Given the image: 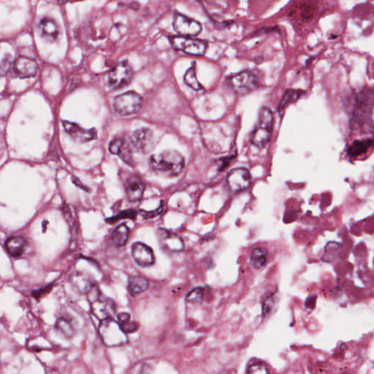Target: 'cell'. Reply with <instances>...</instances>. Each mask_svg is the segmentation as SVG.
I'll list each match as a JSON object with an SVG mask.
<instances>
[{"mask_svg":"<svg viewBox=\"0 0 374 374\" xmlns=\"http://www.w3.org/2000/svg\"><path fill=\"white\" fill-rule=\"evenodd\" d=\"M149 165L156 173L167 177H175L181 174L185 165L182 155L175 150H167L152 155Z\"/></svg>","mask_w":374,"mask_h":374,"instance_id":"6da1fadb","label":"cell"},{"mask_svg":"<svg viewBox=\"0 0 374 374\" xmlns=\"http://www.w3.org/2000/svg\"><path fill=\"white\" fill-rule=\"evenodd\" d=\"M273 115L268 108L261 109L257 124L252 136V143L259 149L265 147L271 140L272 133Z\"/></svg>","mask_w":374,"mask_h":374,"instance_id":"7a4b0ae2","label":"cell"},{"mask_svg":"<svg viewBox=\"0 0 374 374\" xmlns=\"http://www.w3.org/2000/svg\"><path fill=\"white\" fill-rule=\"evenodd\" d=\"M99 334L102 342L109 347L121 346L127 343V337L119 322L113 318L101 321Z\"/></svg>","mask_w":374,"mask_h":374,"instance_id":"3957f363","label":"cell"},{"mask_svg":"<svg viewBox=\"0 0 374 374\" xmlns=\"http://www.w3.org/2000/svg\"><path fill=\"white\" fill-rule=\"evenodd\" d=\"M143 98L133 91H127L115 98L114 107L116 111L123 117L134 115L141 109Z\"/></svg>","mask_w":374,"mask_h":374,"instance_id":"277c9868","label":"cell"},{"mask_svg":"<svg viewBox=\"0 0 374 374\" xmlns=\"http://www.w3.org/2000/svg\"><path fill=\"white\" fill-rule=\"evenodd\" d=\"M227 84L230 88L238 95H246L258 87L257 78L250 71H244L230 76L227 79Z\"/></svg>","mask_w":374,"mask_h":374,"instance_id":"5b68a950","label":"cell"},{"mask_svg":"<svg viewBox=\"0 0 374 374\" xmlns=\"http://www.w3.org/2000/svg\"><path fill=\"white\" fill-rule=\"evenodd\" d=\"M170 42L175 50L181 51L193 56L204 55L208 46L205 40L182 36H172L170 37Z\"/></svg>","mask_w":374,"mask_h":374,"instance_id":"8992f818","label":"cell"},{"mask_svg":"<svg viewBox=\"0 0 374 374\" xmlns=\"http://www.w3.org/2000/svg\"><path fill=\"white\" fill-rule=\"evenodd\" d=\"M133 71L127 62L117 64L108 74V84L114 89H121L130 84Z\"/></svg>","mask_w":374,"mask_h":374,"instance_id":"52a82bcc","label":"cell"},{"mask_svg":"<svg viewBox=\"0 0 374 374\" xmlns=\"http://www.w3.org/2000/svg\"><path fill=\"white\" fill-rule=\"evenodd\" d=\"M172 26L174 30L182 37H194L202 31L201 23L182 14H174Z\"/></svg>","mask_w":374,"mask_h":374,"instance_id":"ba28073f","label":"cell"},{"mask_svg":"<svg viewBox=\"0 0 374 374\" xmlns=\"http://www.w3.org/2000/svg\"><path fill=\"white\" fill-rule=\"evenodd\" d=\"M252 177L247 169L243 168H235L229 172L227 176V186L232 192H239L247 189L251 184Z\"/></svg>","mask_w":374,"mask_h":374,"instance_id":"9c48e42d","label":"cell"},{"mask_svg":"<svg viewBox=\"0 0 374 374\" xmlns=\"http://www.w3.org/2000/svg\"><path fill=\"white\" fill-rule=\"evenodd\" d=\"M91 312L98 320L113 318L116 313V304L112 300L98 295L91 304Z\"/></svg>","mask_w":374,"mask_h":374,"instance_id":"30bf717a","label":"cell"},{"mask_svg":"<svg viewBox=\"0 0 374 374\" xmlns=\"http://www.w3.org/2000/svg\"><path fill=\"white\" fill-rule=\"evenodd\" d=\"M37 70L38 65L33 58L20 56L13 63V73L18 78H33L37 75Z\"/></svg>","mask_w":374,"mask_h":374,"instance_id":"8fae6325","label":"cell"},{"mask_svg":"<svg viewBox=\"0 0 374 374\" xmlns=\"http://www.w3.org/2000/svg\"><path fill=\"white\" fill-rule=\"evenodd\" d=\"M133 146L142 153H149L154 147V137L152 130L148 128L136 130L130 137Z\"/></svg>","mask_w":374,"mask_h":374,"instance_id":"7c38bea8","label":"cell"},{"mask_svg":"<svg viewBox=\"0 0 374 374\" xmlns=\"http://www.w3.org/2000/svg\"><path fill=\"white\" fill-rule=\"evenodd\" d=\"M62 125L69 136L75 141L80 142V143L91 141L96 138L98 135L95 128L87 130V129L82 128L75 123L70 122L69 121H62Z\"/></svg>","mask_w":374,"mask_h":374,"instance_id":"4fadbf2b","label":"cell"},{"mask_svg":"<svg viewBox=\"0 0 374 374\" xmlns=\"http://www.w3.org/2000/svg\"><path fill=\"white\" fill-rule=\"evenodd\" d=\"M127 199L131 203L141 201L146 189V185L137 175L129 177L124 184Z\"/></svg>","mask_w":374,"mask_h":374,"instance_id":"5bb4252c","label":"cell"},{"mask_svg":"<svg viewBox=\"0 0 374 374\" xmlns=\"http://www.w3.org/2000/svg\"><path fill=\"white\" fill-rule=\"evenodd\" d=\"M133 259L140 266H152L154 263V255L150 247L144 243L137 242L132 246Z\"/></svg>","mask_w":374,"mask_h":374,"instance_id":"9a60e30c","label":"cell"},{"mask_svg":"<svg viewBox=\"0 0 374 374\" xmlns=\"http://www.w3.org/2000/svg\"><path fill=\"white\" fill-rule=\"evenodd\" d=\"M37 30L40 36L48 42L56 41L60 34L59 25L50 17L42 18L39 21Z\"/></svg>","mask_w":374,"mask_h":374,"instance_id":"2e32d148","label":"cell"},{"mask_svg":"<svg viewBox=\"0 0 374 374\" xmlns=\"http://www.w3.org/2000/svg\"><path fill=\"white\" fill-rule=\"evenodd\" d=\"M157 236L161 246L168 252H179L184 248L181 238L168 230L159 229L157 231Z\"/></svg>","mask_w":374,"mask_h":374,"instance_id":"e0dca14e","label":"cell"},{"mask_svg":"<svg viewBox=\"0 0 374 374\" xmlns=\"http://www.w3.org/2000/svg\"><path fill=\"white\" fill-rule=\"evenodd\" d=\"M109 151L113 154L118 155L127 165H133V159L131 149L127 142L122 138H116L111 142Z\"/></svg>","mask_w":374,"mask_h":374,"instance_id":"ac0fdd59","label":"cell"},{"mask_svg":"<svg viewBox=\"0 0 374 374\" xmlns=\"http://www.w3.org/2000/svg\"><path fill=\"white\" fill-rule=\"evenodd\" d=\"M71 285L81 294H87L94 288L91 278L81 272H74L69 277Z\"/></svg>","mask_w":374,"mask_h":374,"instance_id":"d6986e66","label":"cell"},{"mask_svg":"<svg viewBox=\"0 0 374 374\" xmlns=\"http://www.w3.org/2000/svg\"><path fill=\"white\" fill-rule=\"evenodd\" d=\"M26 245V240L20 236L9 238L5 243L7 251L14 257H19L24 254Z\"/></svg>","mask_w":374,"mask_h":374,"instance_id":"ffe728a7","label":"cell"},{"mask_svg":"<svg viewBox=\"0 0 374 374\" xmlns=\"http://www.w3.org/2000/svg\"><path fill=\"white\" fill-rule=\"evenodd\" d=\"M149 288L147 279L138 275L130 277L128 280V291L132 295H137L146 291Z\"/></svg>","mask_w":374,"mask_h":374,"instance_id":"44dd1931","label":"cell"},{"mask_svg":"<svg viewBox=\"0 0 374 374\" xmlns=\"http://www.w3.org/2000/svg\"><path fill=\"white\" fill-rule=\"evenodd\" d=\"M130 235V228L125 224L119 225L111 234V240L114 245L122 247L127 243Z\"/></svg>","mask_w":374,"mask_h":374,"instance_id":"7402d4cb","label":"cell"},{"mask_svg":"<svg viewBox=\"0 0 374 374\" xmlns=\"http://www.w3.org/2000/svg\"><path fill=\"white\" fill-rule=\"evenodd\" d=\"M371 146H374V140H355L348 149V153L352 157L359 156Z\"/></svg>","mask_w":374,"mask_h":374,"instance_id":"603a6c76","label":"cell"},{"mask_svg":"<svg viewBox=\"0 0 374 374\" xmlns=\"http://www.w3.org/2000/svg\"><path fill=\"white\" fill-rule=\"evenodd\" d=\"M268 252L263 248H255L250 256L251 265L255 269H260L265 266L267 261Z\"/></svg>","mask_w":374,"mask_h":374,"instance_id":"cb8c5ba5","label":"cell"},{"mask_svg":"<svg viewBox=\"0 0 374 374\" xmlns=\"http://www.w3.org/2000/svg\"><path fill=\"white\" fill-rule=\"evenodd\" d=\"M304 94V91L301 90L289 89L287 91L278 108L280 112L283 111L287 105L296 102Z\"/></svg>","mask_w":374,"mask_h":374,"instance_id":"d4e9b609","label":"cell"},{"mask_svg":"<svg viewBox=\"0 0 374 374\" xmlns=\"http://www.w3.org/2000/svg\"><path fill=\"white\" fill-rule=\"evenodd\" d=\"M55 327L56 330L63 334L65 337L70 338L75 334V330L72 327V323L64 317L58 319L55 324Z\"/></svg>","mask_w":374,"mask_h":374,"instance_id":"484cf974","label":"cell"},{"mask_svg":"<svg viewBox=\"0 0 374 374\" xmlns=\"http://www.w3.org/2000/svg\"><path fill=\"white\" fill-rule=\"evenodd\" d=\"M184 83L187 84L188 86L192 88V89L195 90V91H199L203 88L202 85L200 84L199 81H198V78H197L196 70H195V67L189 68L188 70L186 72L185 75H184Z\"/></svg>","mask_w":374,"mask_h":374,"instance_id":"4316f807","label":"cell"},{"mask_svg":"<svg viewBox=\"0 0 374 374\" xmlns=\"http://www.w3.org/2000/svg\"><path fill=\"white\" fill-rule=\"evenodd\" d=\"M204 300V289L197 288L188 293L186 298V301L188 303L193 304H200Z\"/></svg>","mask_w":374,"mask_h":374,"instance_id":"83f0119b","label":"cell"},{"mask_svg":"<svg viewBox=\"0 0 374 374\" xmlns=\"http://www.w3.org/2000/svg\"><path fill=\"white\" fill-rule=\"evenodd\" d=\"M246 374H269V371L265 364L262 362H255L249 367Z\"/></svg>","mask_w":374,"mask_h":374,"instance_id":"f1b7e54d","label":"cell"},{"mask_svg":"<svg viewBox=\"0 0 374 374\" xmlns=\"http://www.w3.org/2000/svg\"><path fill=\"white\" fill-rule=\"evenodd\" d=\"M137 214V211H135V210H127V211H121V213L118 214V215L115 216V217H112V218L108 219V220H107V221L113 223L124 218L130 219V220H133L136 218Z\"/></svg>","mask_w":374,"mask_h":374,"instance_id":"f546056e","label":"cell"},{"mask_svg":"<svg viewBox=\"0 0 374 374\" xmlns=\"http://www.w3.org/2000/svg\"><path fill=\"white\" fill-rule=\"evenodd\" d=\"M121 328L124 330V333H133L137 331L139 328V324L136 322L128 321L127 323H124V324H120Z\"/></svg>","mask_w":374,"mask_h":374,"instance_id":"4dcf8cb0","label":"cell"},{"mask_svg":"<svg viewBox=\"0 0 374 374\" xmlns=\"http://www.w3.org/2000/svg\"><path fill=\"white\" fill-rule=\"evenodd\" d=\"M12 57L11 56H6L4 58L2 62V68H1V70H2V74L4 75L5 72L9 69L11 67H12Z\"/></svg>","mask_w":374,"mask_h":374,"instance_id":"1f68e13d","label":"cell"},{"mask_svg":"<svg viewBox=\"0 0 374 374\" xmlns=\"http://www.w3.org/2000/svg\"><path fill=\"white\" fill-rule=\"evenodd\" d=\"M274 306V298L273 297H270L268 299L265 301V304L263 305V314L264 315H267L271 312L272 310V307Z\"/></svg>","mask_w":374,"mask_h":374,"instance_id":"d6a6232c","label":"cell"},{"mask_svg":"<svg viewBox=\"0 0 374 374\" xmlns=\"http://www.w3.org/2000/svg\"><path fill=\"white\" fill-rule=\"evenodd\" d=\"M51 287L52 286L46 287V288H42V289H40L39 290L34 291V292H33V295L34 298L38 299V298H40L42 296H43L45 294L48 293V292H49V291L51 289Z\"/></svg>","mask_w":374,"mask_h":374,"instance_id":"836d02e7","label":"cell"},{"mask_svg":"<svg viewBox=\"0 0 374 374\" xmlns=\"http://www.w3.org/2000/svg\"><path fill=\"white\" fill-rule=\"evenodd\" d=\"M130 315L127 313H120L118 314V322L120 324H124L127 322L130 321Z\"/></svg>","mask_w":374,"mask_h":374,"instance_id":"e575fe53","label":"cell"},{"mask_svg":"<svg viewBox=\"0 0 374 374\" xmlns=\"http://www.w3.org/2000/svg\"><path fill=\"white\" fill-rule=\"evenodd\" d=\"M73 183L75 184V185L78 186V187H80L81 189H84V190L85 191H88L87 190L88 188H87L86 187H85V186L83 185V184H81V181H80L78 178H74Z\"/></svg>","mask_w":374,"mask_h":374,"instance_id":"d590c367","label":"cell"},{"mask_svg":"<svg viewBox=\"0 0 374 374\" xmlns=\"http://www.w3.org/2000/svg\"><path fill=\"white\" fill-rule=\"evenodd\" d=\"M162 206H160L159 207V209L156 210V211H155V212H156V214H159V213H160L161 211H162ZM155 212H153V213H155ZM145 215H146V217H149V218H151V217H153L155 216L154 214H152V211H151V212H145Z\"/></svg>","mask_w":374,"mask_h":374,"instance_id":"8d00e7d4","label":"cell"}]
</instances>
